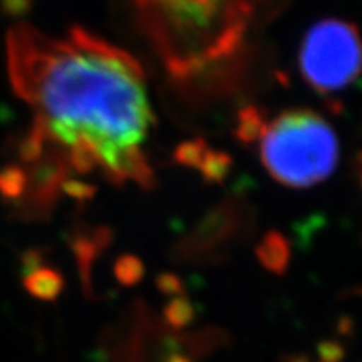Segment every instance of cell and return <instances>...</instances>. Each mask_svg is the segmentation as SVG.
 I'll return each instance as SVG.
<instances>
[{
  "label": "cell",
  "instance_id": "cell-1",
  "mask_svg": "<svg viewBox=\"0 0 362 362\" xmlns=\"http://www.w3.org/2000/svg\"><path fill=\"white\" fill-rule=\"evenodd\" d=\"M6 44L12 88L34 112L24 160L51 149L81 175L149 187L153 111L133 56L84 29L49 35L19 24Z\"/></svg>",
  "mask_w": 362,
  "mask_h": 362
},
{
  "label": "cell",
  "instance_id": "cell-2",
  "mask_svg": "<svg viewBox=\"0 0 362 362\" xmlns=\"http://www.w3.org/2000/svg\"><path fill=\"white\" fill-rule=\"evenodd\" d=\"M267 0H134L139 24L176 78L237 52Z\"/></svg>",
  "mask_w": 362,
  "mask_h": 362
},
{
  "label": "cell",
  "instance_id": "cell-3",
  "mask_svg": "<svg viewBox=\"0 0 362 362\" xmlns=\"http://www.w3.org/2000/svg\"><path fill=\"white\" fill-rule=\"evenodd\" d=\"M260 156L272 178L288 188H309L332 175L339 141L322 116L292 110L272 119L260 134Z\"/></svg>",
  "mask_w": 362,
  "mask_h": 362
},
{
  "label": "cell",
  "instance_id": "cell-4",
  "mask_svg": "<svg viewBox=\"0 0 362 362\" xmlns=\"http://www.w3.org/2000/svg\"><path fill=\"white\" fill-rule=\"evenodd\" d=\"M298 66L315 90L341 93L359 76L361 47L354 27L339 19L315 24L300 45Z\"/></svg>",
  "mask_w": 362,
  "mask_h": 362
},
{
  "label": "cell",
  "instance_id": "cell-5",
  "mask_svg": "<svg viewBox=\"0 0 362 362\" xmlns=\"http://www.w3.org/2000/svg\"><path fill=\"white\" fill-rule=\"evenodd\" d=\"M66 287L64 275L52 267L40 265L24 275V288L29 296L42 302H56Z\"/></svg>",
  "mask_w": 362,
  "mask_h": 362
},
{
  "label": "cell",
  "instance_id": "cell-6",
  "mask_svg": "<svg viewBox=\"0 0 362 362\" xmlns=\"http://www.w3.org/2000/svg\"><path fill=\"white\" fill-rule=\"evenodd\" d=\"M257 257L264 269L275 275H284L288 269V262H291V248L282 235L270 232L257 247Z\"/></svg>",
  "mask_w": 362,
  "mask_h": 362
},
{
  "label": "cell",
  "instance_id": "cell-7",
  "mask_svg": "<svg viewBox=\"0 0 362 362\" xmlns=\"http://www.w3.org/2000/svg\"><path fill=\"white\" fill-rule=\"evenodd\" d=\"M198 317V309L187 296L173 297L163 307V320L171 329H185Z\"/></svg>",
  "mask_w": 362,
  "mask_h": 362
},
{
  "label": "cell",
  "instance_id": "cell-8",
  "mask_svg": "<svg viewBox=\"0 0 362 362\" xmlns=\"http://www.w3.org/2000/svg\"><path fill=\"white\" fill-rule=\"evenodd\" d=\"M115 277L123 287H134L144 277V264L134 255H123L115 262Z\"/></svg>",
  "mask_w": 362,
  "mask_h": 362
},
{
  "label": "cell",
  "instance_id": "cell-9",
  "mask_svg": "<svg viewBox=\"0 0 362 362\" xmlns=\"http://www.w3.org/2000/svg\"><path fill=\"white\" fill-rule=\"evenodd\" d=\"M347 356L346 346L336 339H324L317 344L315 362H344Z\"/></svg>",
  "mask_w": 362,
  "mask_h": 362
},
{
  "label": "cell",
  "instance_id": "cell-10",
  "mask_svg": "<svg viewBox=\"0 0 362 362\" xmlns=\"http://www.w3.org/2000/svg\"><path fill=\"white\" fill-rule=\"evenodd\" d=\"M155 285L163 296L168 297H178L180 293L185 292L183 280H181L178 275L171 274V272H163V274L156 275Z\"/></svg>",
  "mask_w": 362,
  "mask_h": 362
},
{
  "label": "cell",
  "instance_id": "cell-11",
  "mask_svg": "<svg viewBox=\"0 0 362 362\" xmlns=\"http://www.w3.org/2000/svg\"><path fill=\"white\" fill-rule=\"evenodd\" d=\"M354 327L356 322L352 320V317L349 315H341L337 320V332L341 336H352L354 334Z\"/></svg>",
  "mask_w": 362,
  "mask_h": 362
},
{
  "label": "cell",
  "instance_id": "cell-12",
  "mask_svg": "<svg viewBox=\"0 0 362 362\" xmlns=\"http://www.w3.org/2000/svg\"><path fill=\"white\" fill-rule=\"evenodd\" d=\"M282 362H315V361H312L305 352H298V354H284Z\"/></svg>",
  "mask_w": 362,
  "mask_h": 362
}]
</instances>
